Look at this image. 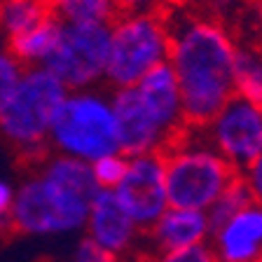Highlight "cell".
Returning <instances> with one entry per match:
<instances>
[{
  "instance_id": "1",
  "label": "cell",
  "mask_w": 262,
  "mask_h": 262,
  "mask_svg": "<svg viewBox=\"0 0 262 262\" xmlns=\"http://www.w3.org/2000/svg\"><path fill=\"white\" fill-rule=\"evenodd\" d=\"M169 24V63L180 84L187 129H202L234 92V59L239 40L220 19L194 12L164 14Z\"/></svg>"
},
{
  "instance_id": "2",
  "label": "cell",
  "mask_w": 262,
  "mask_h": 262,
  "mask_svg": "<svg viewBox=\"0 0 262 262\" xmlns=\"http://www.w3.org/2000/svg\"><path fill=\"white\" fill-rule=\"evenodd\" d=\"M98 187L92 166L66 155L47 152L14 190L10 227L28 236H71L84 232Z\"/></svg>"
},
{
  "instance_id": "3",
  "label": "cell",
  "mask_w": 262,
  "mask_h": 262,
  "mask_svg": "<svg viewBox=\"0 0 262 262\" xmlns=\"http://www.w3.org/2000/svg\"><path fill=\"white\" fill-rule=\"evenodd\" d=\"M68 89L47 68H24L0 108V136L28 164L49 152V131Z\"/></svg>"
},
{
  "instance_id": "4",
  "label": "cell",
  "mask_w": 262,
  "mask_h": 262,
  "mask_svg": "<svg viewBox=\"0 0 262 262\" xmlns=\"http://www.w3.org/2000/svg\"><path fill=\"white\" fill-rule=\"evenodd\" d=\"M162 157L169 206L208 211L215 199L239 180V171L208 145L199 129H185Z\"/></svg>"
},
{
  "instance_id": "5",
  "label": "cell",
  "mask_w": 262,
  "mask_h": 262,
  "mask_svg": "<svg viewBox=\"0 0 262 262\" xmlns=\"http://www.w3.org/2000/svg\"><path fill=\"white\" fill-rule=\"evenodd\" d=\"M49 152L92 164L120 150L110 89H77L61 101L49 131Z\"/></svg>"
},
{
  "instance_id": "6",
  "label": "cell",
  "mask_w": 262,
  "mask_h": 262,
  "mask_svg": "<svg viewBox=\"0 0 262 262\" xmlns=\"http://www.w3.org/2000/svg\"><path fill=\"white\" fill-rule=\"evenodd\" d=\"M171 35L164 14H117L110 21L105 89L134 87L169 61Z\"/></svg>"
},
{
  "instance_id": "7",
  "label": "cell",
  "mask_w": 262,
  "mask_h": 262,
  "mask_svg": "<svg viewBox=\"0 0 262 262\" xmlns=\"http://www.w3.org/2000/svg\"><path fill=\"white\" fill-rule=\"evenodd\" d=\"M110 52V24H59L56 42L42 68L68 92L105 84Z\"/></svg>"
},
{
  "instance_id": "8",
  "label": "cell",
  "mask_w": 262,
  "mask_h": 262,
  "mask_svg": "<svg viewBox=\"0 0 262 262\" xmlns=\"http://www.w3.org/2000/svg\"><path fill=\"white\" fill-rule=\"evenodd\" d=\"M199 131L227 164L244 171L262 150V108L244 96H232Z\"/></svg>"
},
{
  "instance_id": "9",
  "label": "cell",
  "mask_w": 262,
  "mask_h": 262,
  "mask_svg": "<svg viewBox=\"0 0 262 262\" xmlns=\"http://www.w3.org/2000/svg\"><path fill=\"white\" fill-rule=\"evenodd\" d=\"M129 218L143 229L152 227L157 218L169 208L166 196V176H164L162 152L134 155L126 164V173L120 185L113 190Z\"/></svg>"
},
{
  "instance_id": "10",
  "label": "cell",
  "mask_w": 262,
  "mask_h": 262,
  "mask_svg": "<svg viewBox=\"0 0 262 262\" xmlns=\"http://www.w3.org/2000/svg\"><path fill=\"white\" fill-rule=\"evenodd\" d=\"M84 236L124 262L134 255H138V260L143 262L145 232L129 218V213L122 208L113 190H98L92 199L84 223Z\"/></svg>"
},
{
  "instance_id": "11",
  "label": "cell",
  "mask_w": 262,
  "mask_h": 262,
  "mask_svg": "<svg viewBox=\"0 0 262 262\" xmlns=\"http://www.w3.org/2000/svg\"><path fill=\"white\" fill-rule=\"evenodd\" d=\"M115 120H117V141L126 157L147 152H164L169 147V138L150 117L145 105L141 103L136 89L124 87L110 92Z\"/></svg>"
},
{
  "instance_id": "12",
  "label": "cell",
  "mask_w": 262,
  "mask_h": 262,
  "mask_svg": "<svg viewBox=\"0 0 262 262\" xmlns=\"http://www.w3.org/2000/svg\"><path fill=\"white\" fill-rule=\"evenodd\" d=\"M211 220L206 211L169 206L157 218V223L145 232L143 241V260L162 253H173L192 246L208 244L211 239Z\"/></svg>"
},
{
  "instance_id": "13",
  "label": "cell",
  "mask_w": 262,
  "mask_h": 262,
  "mask_svg": "<svg viewBox=\"0 0 262 262\" xmlns=\"http://www.w3.org/2000/svg\"><path fill=\"white\" fill-rule=\"evenodd\" d=\"M208 248L215 262H257L262 257V204H246L211 229Z\"/></svg>"
},
{
  "instance_id": "14",
  "label": "cell",
  "mask_w": 262,
  "mask_h": 262,
  "mask_svg": "<svg viewBox=\"0 0 262 262\" xmlns=\"http://www.w3.org/2000/svg\"><path fill=\"white\" fill-rule=\"evenodd\" d=\"M141 103L150 113L157 126L169 138V145L187 129L185 115H183V98H180V84L171 63L157 66L147 73L138 84H134Z\"/></svg>"
},
{
  "instance_id": "15",
  "label": "cell",
  "mask_w": 262,
  "mask_h": 262,
  "mask_svg": "<svg viewBox=\"0 0 262 262\" xmlns=\"http://www.w3.org/2000/svg\"><path fill=\"white\" fill-rule=\"evenodd\" d=\"M59 19L49 16L47 21H42L40 26L31 28L28 33L19 35V38L5 42V47L10 49V54L14 56L24 68H38L45 66L47 56L52 54L56 42V33H59Z\"/></svg>"
},
{
  "instance_id": "16",
  "label": "cell",
  "mask_w": 262,
  "mask_h": 262,
  "mask_svg": "<svg viewBox=\"0 0 262 262\" xmlns=\"http://www.w3.org/2000/svg\"><path fill=\"white\" fill-rule=\"evenodd\" d=\"M52 14L49 3L42 0H0V35L3 42L19 38L31 28L47 21Z\"/></svg>"
},
{
  "instance_id": "17",
  "label": "cell",
  "mask_w": 262,
  "mask_h": 262,
  "mask_svg": "<svg viewBox=\"0 0 262 262\" xmlns=\"http://www.w3.org/2000/svg\"><path fill=\"white\" fill-rule=\"evenodd\" d=\"M234 92L262 105V45L239 42L234 59Z\"/></svg>"
},
{
  "instance_id": "18",
  "label": "cell",
  "mask_w": 262,
  "mask_h": 262,
  "mask_svg": "<svg viewBox=\"0 0 262 262\" xmlns=\"http://www.w3.org/2000/svg\"><path fill=\"white\" fill-rule=\"evenodd\" d=\"M49 10L66 24H110L120 14L115 0H49Z\"/></svg>"
},
{
  "instance_id": "19",
  "label": "cell",
  "mask_w": 262,
  "mask_h": 262,
  "mask_svg": "<svg viewBox=\"0 0 262 262\" xmlns=\"http://www.w3.org/2000/svg\"><path fill=\"white\" fill-rule=\"evenodd\" d=\"M126 164H129V157L122 150L94 159L89 166H92V176L98 190H115L120 185V180L126 173Z\"/></svg>"
},
{
  "instance_id": "20",
  "label": "cell",
  "mask_w": 262,
  "mask_h": 262,
  "mask_svg": "<svg viewBox=\"0 0 262 262\" xmlns=\"http://www.w3.org/2000/svg\"><path fill=\"white\" fill-rule=\"evenodd\" d=\"M251 202L253 199H251V194H248V190L244 187V183H241V180L232 183V185H229L227 190L218 196V199H215V204L206 211L208 220H211V227L225 223V220L232 218L234 213H239L246 204H251Z\"/></svg>"
},
{
  "instance_id": "21",
  "label": "cell",
  "mask_w": 262,
  "mask_h": 262,
  "mask_svg": "<svg viewBox=\"0 0 262 262\" xmlns=\"http://www.w3.org/2000/svg\"><path fill=\"white\" fill-rule=\"evenodd\" d=\"M21 71H24V66L19 63V61L10 54V49L3 45V47H0V108L5 105L7 96L12 94V89H14V84H16V80L21 77Z\"/></svg>"
},
{
  "instance_id": "22",
  "label": "cell",
  "mask_w": 262,
  "mask_h": 262,
  "mask_svg": "<svg viewBox=\"0 0 262 262\" xmlns=\"http://www.w3.org/2000/svg\"><path fill=\"white\" fill-rule=\"evenodd\" d=\"M71 262H124V260L117 257L115 253L105 251L103 246L94 244V241L87 239V236H82V239L75 244V248H73Z\"/></svg>"
},
{
  "instance_id": "23",
  "label": "cell",
  "mask_w": 262,
  "mask_h": 262,
  "mask_svg": "<svg viewBox=\"0 0 262 262\" xmlns=\"http://www.w3.org/2000/svg\"><path fill=\"white\" fill-rule=\"evenodd\" d=\"M120 14H166L176 0H115Z\"/></svg>"
},
{
  "instance_id": "24",
  "label": "cell",
  "mask_w": 262,
  "mask_h": 262,
  "mask_svg": "<svg viewBox=\"0 0 262 262\" xmlns=\"http://www.w3.org/2000/svg\"><path fill=\"white\" fill-rule=\"evenodd\" d=\"M143 262H215V257H213V251L208 248V244H202L192 246V248H183V251L152 255Z\"/></svg>"
},
{
  "instance_id": "25",
  "label": "cell",
  "mask_w": 262,
  "mask_h": 262,
  "mask_svg": "<svg viewBox=\"0 0 262 262\" xmlns=\"http://www.w3.org/2000/svg\"><path fill=\"white\" fill-rule=\"evenodd\" d=\"M239 180L244 183L253 202L262 204V150L244 171H239Z\"/></svg>"
},
{
  "instance_id": "26",
  "label": "cell",
  "mask_w": 262,
  "mask_h": 262,
  "mask_svg": "<svg viewBox=\"0 0 262 262\" xmlns=\"http://www.w3.org/2000/svg\"><path fill=\"white\" fill-rule=\"evenodd\" d=\"M14 190L12 183L0 178V227H10V211L14 204Z\"/></svg>"
},
{
  "instance_id": "27",
  "label": "cell",
  "mask_w": 262,
  "mask_h": 262,
  "mask_svg": "<svg viewBox=\"0 0 262 262\" xmlns=\"http://www.w3.org/2000/svg\"><path fill=\"white\" fill-rule=\"evenodd\" d=\"M255 24L262 33V0H255Z\"/></svg>"
},
{
  "instance_id": "28",
  "label": "cell",
  "mask_w": 262,
  "mask_h": 262,
  "mask_svg": "<svg viewBox=\"0 0 262 262\" xmlns=\"http://www.w3.org/2000/svg\"><path fill=\"white\" fill-rule=\"evenodd\" d=\"M3 45H5V42H3V35H0V47H3Z\"/></svg>"
},
{
  "instance_id": "29",
  "label": "cell",
  "mask_w": 262,
  "mask_h": 262,
  "mask_svg": "<svg viewBox=\"0 0 262 262\" xmlns=\"http://www.w3.org/2000/svg\"><path fill=\"white\" fill-rule=\"evenodd\" d=\"M42 3H49V0H42Z\"/></svg>"
},
{
  "instance_id": "30",
  "label": "cell",
  "mask_w": 262,
  "mask_h": 262,
  "mask_svg": "<svg viewBox=\"0 0 262 262\" xmlns=\"http://www.w3.org/2000/svg\"><path fill=\"white\" fill-rule=\"evenodd\" d=\"M257 262H262V257H260V260H257Z\"/></svg>"
},
{
  "instance_id": "31",
  "label": "cell",
  "mask_w": 262,
  "mask_h": 262,
  "mask_svg": "<svg viewBox=\"0 0 262 262\" xmlns=\"http://www.w3.org/2000/svg\"><path fill=\"white\" fill-rule=\"evenodd\" d=\"M260 108H262V105H260Z\"/></svg>"
}]
</instances>
